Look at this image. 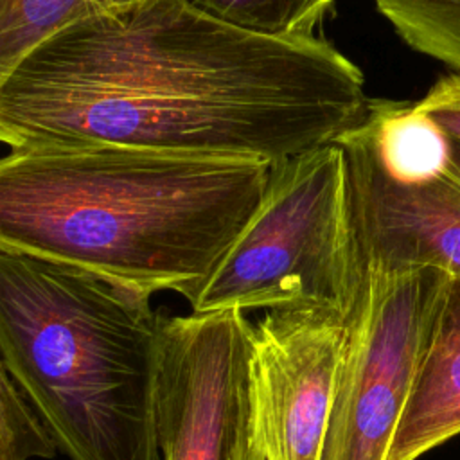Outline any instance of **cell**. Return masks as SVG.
I'll use <instances>...</instances> for the list:
<instances>
[{"label":"cell","mask_w":460,"mask_h":460,"mask_svg":"<svg viewBox=\"0 0 460 460\" xmlns=\"http://www.w3.org/2000/svg\"><path fill=\"white\" fill-rule=\"evenodd\" d=\"M368 101L363 72L323 38L137 0L68 25L0 75V138L275 164L332 144Z\"/></svg>","instance_id":"1"},{"label":"cell","mask_w":460,"mask_h":460,"mask_svg":"<svg viewBox=\"0 0 460 460\" xmlns=\"http://www.w3.org/2000/svg\"><path fill=\"white\" fill-rule=\"evenodd\" d=\"M271 164L144 147L40 146L0 160V248L190 304L257 214Z\"/></svg>","instance_id":"2"},{"label":"cell","mask_w":460,"mask_h":460,"mask_svg":"<svg viewBox=\"0 0 460 460\" xmlns=\"http://www.w3.org/2000/svg\"><path fill=\"white\" fill-rule=\"evenodd\" d=\"M90 271L0 248V367L68 460H160L162 313Z\"/></svg>","instance_id":"3"},{"label":"cell","mask_w":460,"mask_h":460,"mask_svg":"<svg viewBox=\"0 0 460 460\" xmlns=\"http://www.w3.org/2000/svg\"><path fill=\"white\" fill-rule=\"evenodd\" d=\"M356 270L345 155L332 142L271 164L257 214L190 307L341 309Z\"/></svg>","instance_id":"4"},{"label":"cell","mask_w":460,"mask_h":460,"mask_svg":"<svg viewBox=\"0 0 460 460\" xmlns=\"http://www.w3.org/2000/svg\"><path fill=\"white\" fill-rule=\"evenodd\" d=\"M449 275L381 270L358 255L322 460H386Z\"/></svg>","instance_id":"5"},{"label":"cell","mask_w":460,"mask_h":460,"mask_svg":"<svg viewBox=\"0 0 460 460\" xmlns=\"http://www.w3.org/2000/svg\"><path fill=\"white\" fill-rule=\"evenodd\" d=\"M341 343L334 307L271 309L252 325L237 460H322Z\"/></svg>","instance_id":"6"},{"label":"cell","mask_w":460,"mask_h":460,"mask_svg":"<svg viewBox=\"0 0 460 460\" xmlns=\"http://www.w3.org/2000/svg\"><path fill=\"white\" fill-rule=\"evenodd\" d=\"M252 325L237 309L162 316V460H237Z\"/></svg>","instance_id":"7"},{"label":"cell","mask_w":460,"mask_h":460,"mask_svg":"<svg viewBox=\"0 0 460 460\" xmlns=\"http://www.w3.org/2000/svg\"><path fill=\"white\" fill-rule=\"evenodd\" d=\"M338 146L359 259L381 270L435 266L460 275V140L449 135L446 164L413 181L394 180L363 151Z\"/></svg>","instance_id":"8"},{"label":"cell","mask_w":460,"mask_h":460,"mask_svg":"<svg viewBox=\"0 0 460 460\" xmlns=\"http://www.w3.org/2000/svg\"><path fill=\"white\" fill-rule=\"evenodd\" d=\"M460 435V275H449L386 460H417Z\"/></svg>","instance_id":"9"},{"label":"cell","mask_w":460,"mask_h":460,"mask_svg":"<svg viewBox=\"0 0 460 460\" xmlns=\"http://www.w3.org/2000/svg\"><path fill=\"white\" fill-rule=\"evenodd\" d=\"M104 9V0H0V75L40 43Z\"/></svg>","instance_id":"10"},{"label":"cell","mask_w":460,"mask_h":460,"mask_svg":"<svg viewBox=\"0 0 460 460\" xmlns=\"http://www.w3.org/2000/svg\"><path fill=\"white\" fill-rule=\"evenodd\" d=\"M415 52L460 74V0H374Z\"/></svg>","instance_id":"11"},{"label":"cell","mask_w":460,"mask_h":460,"mask_svg":"<svg viewBox=\"0 0 460 460\" xmlns=\"http://www.w3.org/2000/svg\"><path fill=\"white\" fill-rule=\"evenodd\" d=\"M201 11L237 27L277 36H314L334 0H187Z\"/></svg>","instance_id":"12"},{"label":"cell","mask_w":460,"mask_h":460,"mask_svg":"<svg viewBox=\"0 0 460 460\" xmlns=\"http://www.w3.org/2000/svg\"><path fill=\"white\" fill-rule=\"evenodd\" d=\"M58 451L34 404L0 367V460L54 458Z\"/></svg>","instance_id":"13"},{"label":"cell","mask_w":460,"mask_h":460,"mask_svg":"<svg viewBox=\"0 0 460 460\" xmlns=\"http://www.w3.org/2000/svg\"><path fill=\"white\" fill-rule=\"evenodd\" d=\"M419 110L428 113L447 135L460 140V74L451 72L435 81V84L415 101Z\"/></svg>","instance_id":"14"},{"label":"cell","mask_w":460,"mask_h":460,"mask_svg":"<svg viewBox=\"0 0 460 460\" xmlns=\"http://www.w3.org/2000/svg\"><path fill=\"white\" fill-rule=\"evenodd\" d=\"M104 2H106V9H108V7L126 5V4H131V2H137V0H104Z\"/></svg>","instance_id":"15"}]
</instances>
